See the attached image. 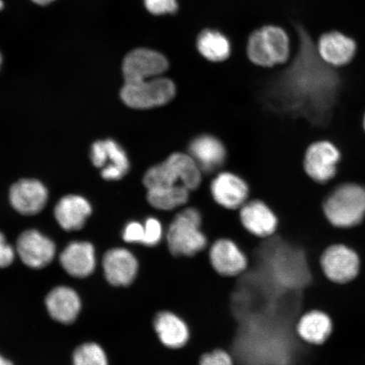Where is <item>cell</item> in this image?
Returning a JSON list of instances; mask_svg holds the SVG:
<instances>
[{"label":"cell","mask_w":365,"mask_h":365,"mask_svg":"<svg viewBox=\"0 0 365 365\" xmlns=\"http://www.w3.org/2000/svg\"><path fill=\"white\" fill-rule=\"evenodd\" d=\"M299 47L281 79L292 96L290 110L294 120L307 123L319 139L325 135L336 112L342 88L341 70H336L319 57L317 43L304 26H295Z\"/></svg>","instance_id":"1"},{"label":"cell","mask_w":365,"mask_h":365,"mask_svg":"<svg viewBox=\"0 0 365 365\" xmlns=\"http://www.w3.org/2000/svg\"><path fill=\"white\" fill-rule=\"evenodd\" d=\"M323 212L332 226L351 228L365 218V186L344 182L331 187L323 202Z\"/></svg>","instance_id":"3"},{"label":"cell","mask_w":365,"mask_h":365,"mask_svg":"<svg viewBox=\"0 0 365 365\" xmlns=\"http://www.w3.org/2000/svg\"><path fill=\"white\" fill-rule=\"evenodd\" d=\"M143 184L148 190L180 185L195 191L202 184V172L189 153L175 152L149 168Z\"/></svg>","instance_id":"4"},{"label":"cell","mask_w":365,"mask_h":365,"mask_svg":"<svg viewBox=\"0 0 365 365\" xmlns=\"http://www.w3.org/2000/svg\"><path fill=\"white\" fill-rule=\"evenodd\" d=\"M190 192L185 186L178 185L148 190V203L155 209L171 212L189 203Z\"/></svg>","instance_id":"24"},{"label":"cell","mask_w":365,"mask_h":365,"mask_svg":"<svg viewBox=\"0 0 365 365\" xmlns=\"http://www.w3.org/2000/svg\"><path fill=\"white\" fill-rule=\"evenodd\" d=\"M199 365H236L235 359L228 351L217 349L205 353L200 359Z\"/></svg>","instance_id":"28"},{"label":"cell","mask_w":365,"mask_h":365,"mask_svg":"<svg viewBox=\"0 0 365 365\" xmlns=\"http://www.w3.org/2000/svg\"><path fill=\"white\" fill-rule=\"evenodd\" d=\"M147 10L154 16L175 14L179 9L177 0H144Z\"/></svg>","instance_id":"29"},{"label":"cell","mask_w":365,"mask_h":365,"mask_svg":"<svg viewBox=\"0 0 365 365\" xmlns=\"http://www.w3.org/2000/svg\"><path fill=\"white\" fill-rule=\"evenodd\" d=\"M94 166L103 168L102 176L107 180L122 179L130 170V162L124 150L112 140L97 141L91 150Z\"/></svg>","instance_id":"14"},{"label":"cell","mask_w":365,"mask_h":365,"mask_svg":"<svg viewBox=\"0 0 365 365\" xmlns=\"http://www.w3.org/2000/svg\"><path fill=\"white\" fill-rule=\"evenodd\" d=\"M239 217L245 230L259 239L270 238L279 225L277 213L262 200H252L242 205Z\"/></svg>","instance_id":"13"},{"label":"cell","mask_w":365,"mask_h":365,"mask_svg":"<svg viewBox=\"0 0 365 365\" xmlns=\"http://www.w3.org/2000/svg\"><path fill=\"white\" fill-rule=\"evenodd\" d=\"M202 212L195 207H185L168 222L165 241L175 257H194L210 246L203 230Z\"/></svg>","instance_id":"2"},{"label":"cell","mask_w":365,"mask_h":365,"mask_svg":"<svg viewBox=\"0 0 365 365\" xmlns=\"http://www.w3.org/2000/svg\"><path fill=\"white\" fill-rule=\"evenodd\" d=\"M15 259V251L9 245L4 235L0 232V268L7 267Z\"/></svg>","instance_id":"31"},{"label":"cell","mask_w":365,"mask_h":365,"mask_svg":"<svg viewBox=\"0 0 365 365\" xmlns=\"http://www.w3.org/2000/svg\"><path fill=\"white\" fill-rule=\"evenodd\" d=\"M91 213L90 203L79 195L65 196L54 209L58 225L66 231L81 230Z\"/></svg>","instance_id":"23"},{"label":"cell","mask_w":365,"mask_h":365,"mask_svg":"<svg viewBox=\"0 0 365 365\" xmlns=\"http://www.w3.org/2000/svg\"><path fill=\"white\" fill-rule=\"evenodd\" d=\"M319 264L324 275L335 284H348L357 277L360 270L359 255L344 244L327 247L322 255Z\"/></svg>","instance_id":"8"},{"label":"cell","mask_w":365,"mask_h":365,"mask_svg":"<svg viewBox=\"0 0 365 365\" xmlns=\"http://www.w3.org/2000/svg\"><path fill=\"white\" fill-rule=\"evenodd\" d=\"M202 173H212L225 165L227 148L222 141L211 134H202L190 141L188 153Z\"/></svg>","instance_id":"15"},{"label":"cell","mask_w":365,"mask_h":365,"mask_svg":"<svg viewBox=\"0 0 365 365\" xmlns=\"http://www.w3.org/2000/svg\"><path fill=\"white\" fill-rule=\"evenodd\" d=\"M48 200V191L42 182L35 180H22L10 190L12 207L23 215H34L42 211Z\"/></svg>","instance_id":"18"},{"label":"cell","mask_w":365,"mask_h":365,"mask_svg":"<svg viewBox=\"0 0 365 365\" xmlns=\"http://www.w3.org/2000/svg\"><path fill=\"white\" fill-rule=\"evenodd\" d=\"M1 63H2V57H1V54H0V66H1Z\"/></svg>","instance_id":"36"},{"label":"cell","mask_w":365,"mask_h":365,"mask_svg":"<svg viewBox=\"0 0 365 365\" xmlns=\"http://www.w3.org/2000/svg\"><path fill=\"white\" fill-rule=\"evenodd\" d=\"M4 8V2L2 0H0V11H2Z\"/></svg>","instance_id":"34"},{"label":"cell","mask_w":365,"mask_h":365,"mask_svg":"<svg viewBox=\"0 0 365 365\" xmlns=\"http://www.w3.org/2000/svg\"><path fill=\"white\" fill-rule=\"evenodd\" d=\"M214 202L222 208L237 211L250 197V186L243 178L232 172H222L210 185Z\"/></svg>","instance_id":"11"},{"label":"cell","mask_w":365,"mask_h":365,"mask_svg":"<svg viewBox=\"0 0 365 365\" xmlns=\"http://www.w3.org/2000/svg\"><path fill=\"white\" fill-rule=\"evenodd\" d=\"M341 160V150L332 141H314L305 150L304 170L310 180L319 185H327L334 180Z\"/></svg>","instance_id":"7"},{"label":"cell","mask_w":365,"mask_h":365,"mask_svg":"<svg viewBox=\"0 0 365 365\" xmlns=\"http://www.w3.org/2000/svg\"><path fill=\"white\" fill-rule=\"evenodd\" d=\"M74 365H108L103 349L96 344H86L79 346L74 354Z\"/></svg>","instance_id":"26"},{"label":"cell","mask_w":365,"mask_h":365,"mask_svg":"<svg viewBox=\"0 0 365 365\" xmlns=\"http://www.w3.org/2000/svg\"><path fill=\"white\" fill-rule=\"evenodd\" d=\"M333 322L329 314L319 309H312L300 317L296 325L297 335L307 344L322 345L329 339Z\"/></svg>","instance_id":"20"},{"label":"cell","mask_w":365,"mask_h":365,"mask_svg":"<svg viewBox=\"0 0 365 365\" xmlns=\"http://www.w3.org/2000/svg\"><path fill=\"white\" fill-rule=\"evenodd\" d=\"M210 262L219 275L235 277L244 273L249 267L247 255L234 240L218 239L209 246Z\"/></svg>","instance_id":"12"},{"label":"cell","mask_w":365,"mask_h":365,"mask_svg":"<svg viewBox=\"0 0 365 365\" xmlns=\"http://www.w3.org/2000/svg\"><path fill=\"white\" fill-rule=\"evenodd\" d=\"M46 307L53 319L70 324L75 322L78 316L81 303L76 291L67 287H58L47 296Z\"/></svg>","instance_id":"22"},{"label":"cell","mask_w":365,"mask_h":365,"mask_svg":"<svg viewBox=\"0 0 365 365\" xmlns=\"http://www.w3.org/2000/svg\"><path fill=\"white\" fill-rule=\"evenodd\" d=\"M168 68V59L163 53L149 48L134 49L123 62L125 83L157 78L163 76Z\"/></svg>","instance_id":"9"},{"label":"cell","mask_w":365,"mask_h":365,"mask_svg":"<svg viewBox=\"0 0 365 365\" xmlns=\"http://www.w3.org/2000/svg\"><path fill=\"white\" fill-rule=\"evenodd\" d=\"M105 277L112 285L129 286L139 272L138 259L130 250L123 248L108 250L103 258Z\"/></svg>","instance_id":"17"},{"label":"cell","mask_w":365,"mask_h":365,"mask_svg":"<svg viewBox=\"0 0 365 365\" xmlns=\"http://www.w3.org/2000/svg\"><path fill=\"white\" fill-rule=\"evenodd\" d=\"M17 252L27 267L43 268L53 261L56 245L48 237L36 230H27L19 237Z\"/></svg>","instance_id":"16"},{"label":"cell","mask_w":365,"mask_h":365,"mask_svg":"<svg viewBox=\"0 0 365 365\" xmlns=\"http://www.w3.org/2000/svg\"><path fill=\"white\" fill-rule=\"evenodd\" d=\"M196 48L200 56L213 63L225 61L231 54L230 40L225 34L216 30L202 31L196 40Z\"/></svg>","instance_id":"25"},{"label":"cell","mask_w":365,"mask_h":365,"mask_svg":"<svg viewBox=\"0 0 365 365\" xmlns=\"http://www.w3.org/2000/svg\"><path fill=\"white\" fill-rule=\"evenodd\" d=\"M123 239L127 243L143 245L144 240V225L139 222H130L126 225Z\"/></svg>","instance_id":"30"},{"label":"cell","mask_w":365,"mask_h":365,"mask_svg":"<svg viewBox=\"0 0 365 365\" xmlns=\"http://www.w3.org/2000/svg\"><path fill=\"white\" fill-rule=\"evenodd\" d=\"M363 127H364V130L365 131V113L364 114V118H363Z\"/></svg>","instance_id":"35"},{"label":"cell","mask_w":365,"mask_h":365,"mask_svg":"<svg viewBox=\"0 0 365 365\" xmlns=\"http://www.w3.org/2000/svg\"><path fill=\"white\" fill-rule=\"evenodd\" d=\"M31 1L38 4V6H47V4L53 2L54 0H31Z\"/></svg>","instance_id":"32"},{"label":"cell","mask_w":365,"mask_h":365,"mask_svg":"<svg viewBox=\"0 0 365 365\" xmlns=\"http://www.w3.org/2000/svg\"><path fill=\"white\" fill-rule=\"evenodd\" d=\"M144 225V240L143 245L156 247L161 244L164 236V228L161 221L156 217H148Z\"/></svg>","instance_id":"27"},{"label":"cell","mask_w":365,"mask_h":365,"mask_svg":"<svg viewBox=\"0 0 365 365\" xmlns=\"http://www.w3.org/2000/svg\"><path fill=\"white\" fill-rule=\"evenodd\" d=\"M59 259L63 268L72 277H88L96 267L93 245L88 242H72L63 250Z\"/></svg>","instance_id":"21"},{"label":"cell","mask_w":365,"mask_h":365,"mask_svg":"<svg viewBox=\"0 0 365 365\" xmlns=\"http://www.w3.org/2000/svg\"><path fill=\"white\" fill-rule=\"evenodd\" d=\"M291 53L289 35L279 26H267L251 34L247 56L255 66L271 68L284 65Z\"/></svg>","instance_id":"5"},{"label":"cell","mask_w":365,"mask_h":365,"mask_svg":"<svg viewBox=\"0 0 365 365\" xmlns=\"http://www.w3.org/2000/svg\"><path fill=\"white\" fill-rule=\"evenodd\" d=\"M317 48L322 61L336 70L350 66L358 54L356 41L339 31H328L319 36Z\"/></svg>","instance_id":"10"},{"label":"cell","mask_w":365,"mask_h":365,"mask_svg":"<svg viewBox=\"0 0 365 365\" xmlns=\"http://www.w3.org/2000/svg\"><path fill=\"white\" fill-rule=\"evenodd\" d=\"M153 327L159 341L168 349H181L188 344L190 339L188 324L177 314L168 310L160 312L155 316Z\"/></svg>","instance_id":"19"},{"label":"cell","mask_w":365,"mask_h":365,"mask_svg":"<svg viewBox=\"0 0 365 365\" xmlns=\"http://www.w3.org/2000/svg\"><path fill=\"white\" fill-rule=\"evenodd\" d=\"M175 82L168 77L125 83L121 98L128 107L135 109H150L165 106L176 98Z\"/></svg>","instance_id":"6"},{"label":"cell","mask_w":365,"mask_h":365,"mask_svg":"<svg viewBox=\"0 0 365 365\" xmlns=\"http://www.w3.org/2000/svg\"><path fill=\"white\" fill-rule=\"evenodd\" d=\"M0 365H13V364L0 355Z\"/></svg>","instance_id":"33"}]
</instances>
